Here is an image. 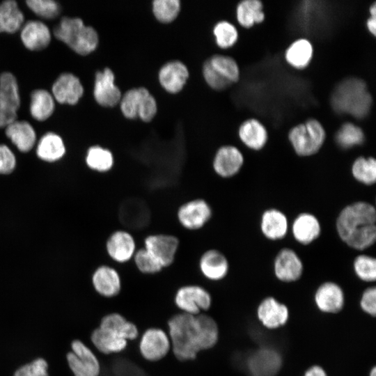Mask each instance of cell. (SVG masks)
<instances>
[{
    "label": "cell",
    "instance_id": "484cf974",
    "mask_svg": "<svg viewBox=\"0 0 376 376\" xmlns=\"http://www.w3.org/2000/svg\"><path fill=\"white\" fill-rule=\"evenodd\" d=\"M238 135L246 146L254 150L262 149L268 140L266 127L256 118L244 120L239 127Z\"/></svg>",
    "mask_w": 376,
    "mask_h": 376
},
{
    "label": "cell",
    "instance_id": "44dd1931",
    "mask_svg": "<svg viewBox=\"0 0 376 376\" xmlns=\"http://www.w3.org/2000/svg\"><path fill=\"white\" fill-rule=\"evenodd\" d=\"M189 77L187 66L179 61H172L164 64L159 72V81L169 93L180 91Z\"/></svg>",
    "mask_w": 376,
    "mask_h": 376
},
{
    "label": "cell",
    "instance_id": "cb8c5ba5",
    "mask_svg": "<svg viewBox=\"0 0 376 376\" xmlns=\"http://www.w3.org/2000/svg\"><path fill=\"white\" fill-rule=\"evenodd\" d=\"M292 232L297 242L301 244H308L320 236L321 225L315 215L303 212L295 219Z\"/></svg>",
    "mask_w": 376,
    "mask_h": 376
},
{
    "label": "cell",
    "instance_id": "60d3db41",
    "mask_svg": "<svg viewBox=\"0 0 376 376\" xmlns=\"http://www.w3.org/2000/svg\"><path fill=\"white\" fill-rule=\"evenodd\" d=\"M213 33L217 45L223 49L232 47L238 38V32L236 27L228 21L217 22L214 29Z\"/></svg>",
    "mask_w": 376,
    "mask_h": 376
},
{
    "label": "cell",
    "instance_id": "8992f818",
    "mask_svg": "<svg viewBox=\"0 0 376 376\" xmlns=\"http://www.w3.org/2000/svg\"><path fill=\"white\" fill-rule=\"evenodd\" d=\"M120 106L125 117L129 119L139 118L145 122L150 121L157 111L155 97L143 87L127 91L121 97Z\"/></svg>",
    "mask_w": 376,
    "mask_h": 376
},
{
    "label": "cell",
    "instance_id": "ac0fdd59",
    "mask_svg": "<svg viewBox=\"0 0 376 376\" xmlns=\"http://www.w3.org/2000/svg\"><path fill=\"white\" fill-rule=\"evenodd\" d=\"M53 97L61 104H76L84 94L79 79L70 72L62 73L52 88Z\"/></svg>",
    "mask_w": 376,
    "mask_h": 376
},
{
    "label": "cell",
    "instance_id": "9c48e42d",
    "mask_svg": "<svg viewBox=\"0 0 376 376\" xmlns=\"http://www.w3.org/2000/svg\"><path fill=\"white\" fill-rule=\"evenodd\" d=\"M139 350L142 357L148 361L161 360L171 350L169 334L161 328L147 329L141 336Z\"/></svg>",
    "mask_w": 376,
    "mask_h": 376
},
{
    "label": "cell",
    "instance_id": "7402d4cb",
    "mask_svg": "<svg viewBox=\"0 0 376 376\" xmlns=\"http://www.w3.org/2000/svg\"><path fill=\"white\" fill-rule=\"evenodd\" d=\"M199 269L203 276L208 280L216 281L226 277L229 265L225 255L217 249L205 251L199 260Z\"/></svg>",
    "mask_w": 376,
    "mask_h": 376
},
{
    "label": "cell",
    "instance_id": "4fadbf2b",
    "mask_svg": "<svg viewBox=\"0 0 376 376\" xmlns=\"http://www.w3.org/2000/svg\"><path fill=\"white\" fill-rule=\"evenodd\" d=\"M93 95L102 107H113L120 102L121 92L115 84V75L110 68H105L95 73Z\"/></svg>",
    "mask_w": 376,
    "mask_h": 376
},
{
    "label": "cell",
    "instance_id": "1f68e13d",
    "mask_svg": "<svg viewBox=\"0 0 376 376\" xmlns=\"http://www.w3.org/2000/svg\"><path fill=\"white\" fill-rule=\"evenodd\" d=\"M65 152L61 137L53 132H47L40 139L36 153L39 158L46 162H55L61 159Z\"/></svg>",
    "mask_w": 376,
    "mask_h": 376
},
{
    "label": "cell",
    "instance_id": "603a6c76",
    "mask_svg": "<svg viewBox=\"0 0 376 376\" xmlns=\"http://www.w3.org/2000/svg\"><path fill=\"white\" fill-rule=\"evenodd\" d=\"M95 291L105 297H113L119 294L122 283L118 272L109 265H102L96 269L92 276Z\"/></svg>",
    "mask_w": 376,
    "mask_h": 376
},
{
    "label": "cell",
    "instance_id": "4316f807",
    "mask_svg": "<svg viewBox=\"0 0 376 376\" xmlns=\"http://www.w3.org/2000/svg\"><path fill=\"white\" fill-rule=\"evenodd\" d=\"M6 134L19 150H31L36 141V132L32 125L25 120H15L6 127Z\"/></svg>",
    "mask_w": 376,
    "mask_h": 376
},
{
    "label": "cell",
    "instance_id": "7c38bea8",
    "mask_svg": "<svg viewBox=\"0 0 376 376\" xmlns=\"http://www.w3.org/2000/svg\"><path fill=\"white\" fill-rule=\"evenodd\" d=\"M179 239L169 234H152L144 240V248L164 267L173 263L178 250Z\"/></svg>",
    "mask_w": 376,
    "mask_h": 376
},
{
    "label": "cell",
    "instance_id": "6da1fadb",
    "mask_svg": "<svg viewBox=\"0 0 376 376\" xmlns=\"http://www.w3.org/2000/svg\"><path fill=\"white\" fill-rule=\"evenodd\" d=\"M171 351L181 361L196 358L201 351L214 347L219 340V327L210 315L177 313L168 321Z\"/></svg>",
    "mask_w": 376,
    "mask_h": 376
},
{
    "label": "cell",
    "instance_id": "d590c367",
    "mask_svg": "<svg viewBox=\"0 0 376 376\" xmlns=\"http://www.w3.org/2000/svg\"><path fill=\"white\" fill-rule=\"evenodd\" d=\"M0 101L6 107L16 112L20 107L17 81L11 72H4L0 75Z\"/></svg>",
    "mask_w": 376,
    "mask_h": 376
},
{
    "label": "cell",
    "instance_id": "f546056e",
    "mask_svg": "<svg viewBox=\"0 0 376 376\" xmlns=\"http://www.w3.org/2000/svg\"><path fill=\"white\" fill-rule=\"evenodd\" d=\"M24 16L14 0L0 3V33H14L23 26Z\"/></svg>",
    "mask_w": 376,
    "mask_h": 376
},
{
    "label": "cell",
    "instance_id": "d6986e66",
    "mask_svg": "<svg viewBox=\"0 0 376 376\" xmlns=\"http://www.w3.org/2000/svg\"><path fill=\"white\" fill-rule=\"evenodd\" d=\"M314 300L318 308L324 313L340 312L345 304V295L341 287L332 281L322 283L316 290Z\"/></svg>",
    "mask_w": 376,
    "mask_h": 376
},
{
    "label": "cell",
    "instance_id": "d4e9b609",
    "mask_svg": "<svg viewBox=\"0 0 376 376\" xmlns=\"http://www.w3.org/2000/svg\"><path fill=\"white\" fill-rule=\"evenodd\" d=\"M260 229L264 236L269 240L283 239L288 230V218L281 210L268 209L262 214Z\"/></svg>",
    "mask_w": 376,
    "mask_h": 376
},
{
    "label": "cell",
    "instance_id": "f907efd6",
    "mask_svg": "<svg viewBox=\"0 0 376 376\" xmlns=\"http://www.w3.org/2000/svg\"><path fill=\"white\" fill-rule=\"evenodd\" d=\"M368 31L374 36H376V16H370L366 21Z\"/></svg>",
    "mask_w": 376,
    "mask_h": 376
},
{
    "label": "cell",
    "instance_id": "4dcf8cb0",
    "mask_svg": "<svg viewBox=\"0 0 376 376\" xmlns=\"http://www.w3.org/2000/svg\"><path fill=\"white\" fill-rule=\"evenodd\" d=\"M99 327L114 332L127 341L135 340L139 334L137 327L133 322L118 313L104 315L101 319Z\"/></svg>",
    "mask_w": 376,
    "mask_h": 376
},
{
    "label": "cell",
    "instance_id": "74e56055",
    "mask_svg": "<svg viewBox=\"0 0 376 376\" xmlns=\"http://www.w3.org/2000/svg\"><path fill=\"white\" fill-rule=\"evenodd\" d=\"M352 176L358 182L371 185L376 181V160L373 157H359L351 167Z\"/></svg>",
    "mask_w": 376,
    "mask_h": 376
},
{
    "label": "cell",
    "instance_id": "836d02e7",
    "mask_svg": "<svg viewBox=\"0 0 376 376\" xmlns=\"http://www.w3.org/2000/svg\"><path fill=\"white\" fill-rule=\"evenodd\" d=\"M54 99L52 94L45 89H36L31 94L30 113L32 117L43 121L49 118L54 112Z\"/></svg>",
    "mask_w": 376,
    "mask_h": 376
},
{
    "label": "cell",
    "instance_id": "7dc6e473",
    "mask_svg": "<svg viewBox=\"0 0 376 376\" xmlns=\"http://www.w3.org/2000/svg\"><path fill=\"white\" fill-rule=\"evenodd\" d=\"M16 164L15 155L6 145H0V173L8 174L11 173Z\"/></svg>",
    "mask_w": 376,
    "mask_h": 376
},
{
    "label": "cell",
    "instance_id": "bcb514c9",
    "mask_svg": "<svg viewBox=\"0 0 376 376\" xmlns=\"http://www.w3.org/2000/svg\"><path fill=\"white\" fill-rule=\"evenodd\" d=\"M360 306L363 312L375 317L376 314V288L369 287L362 293Z\"/></svg>",
    "mask_w": 376,
    "mask_h": 376
},
{
    "label": "cell",
    "instance_id": "f35d334b",
    "mask_svg": "<svg viewBox=\"0 0 376 376\" xmlns=\"http://www.w3.org/2000/svg\"><path fill=\"white\" fill-rule=\"evenodd\" d=\"M364 139V133L361 127L350 122L343 124L335 135L337 144L344 149L361 145Z\"/></svg>",
    "mask_w": 376,
    "mask_h": 376
},
{
    "label": "cell",
    "instance_id": "5b68a950",
    "mask_svg": "<svg viewBox=\"0 0 376 376\" xmlns=\"http://www.w3.org/2000/svg\"><path fill=\"white\" fill-rule=\"evenodd\" d=\"M326 139V132L321 123L314 118L294 126L288 132V140L299 156L317 153Z\"/></svg>",
    "mask_w": 376,
    "mask_h": 376
},
{
    "label": "cell",
    "instance_id": "e0dca14e",
    "mask_svg": "<svg viewBox=\"0 0 376 376\" xmlns=\"http://www.w3.org/2000/svg\"><path fill=\"white\" fill-rule=\"evenodd\" d=\"M106 250L113 261L118 263H127L133 258L136 251L135 240L127 230H116L107 239Z\"/></svg>",
    "mask_w": 376,
    "mask_h": 376
},
{
    "label": "cell",
    "instance_id": "ba28073f",
    "mask_svg": "<svg viewBox=\"0 0 376 376\" xmlns=\"http://www.w3.org/2000/svg\"><path fill=\"white\" fill-rule=\"evenodd\" d=\"M72 351L66 355L68 366L75 376H99L100 362L93 352L79 340L71 343Z\"/></svg>",
    "mask_w": 376,
    "mask_h": 376
},
{
    "label": "cell",
    "instance_id": "ee69618b",
    "mask_svg": "<svg viewBox=\"0 0 376 376\" xmlns=\"http://www.w3.org/2000/svg\"><path fill=\"white\" fill-rule=\"evenodd\" d=\"M26 3L36 15L44 19H54L61 12L58 3L53 0H27Z\"/></svg>",
    "mask_w": 376,
    "mask_h": 376
},
{
    "label": "cell",
    "instance_id": "30bf717a",
    "mask_svg": "<svg viewBox=\"0 0 376 376\" xmlns=\"http://www.w3.org/2000/svg\"><path fill=\"white\" fill-rule=\"evenodd\" d=\"M282 366L280 353L271 347H260L248 357L246 367L250 376H276Z\"/></svg>",
    "mask_w": 376,
    "mask_h": 376
},
{
    "label": "cell",
    "instance_id": "3957f363",
    "mask_svg": "<svg viewBox=\"0 0 376 376\" xmlns=\"http://www.w3.org/2000/svg\"><path fill=\"white\" fill-rule=\"evenodd\" d=\"M372 98L365 83L356 78L344 80L338 85L332 97L334 108L340 113L363 117L370 109Z\"/></svg>",
    "mask_w": 376,
    "mask_h": 376
},
{
    "label": "cell",
    "instance_id": "681fc988",
    "mask_svg": "<svg viewBox=\"0 0 376 376\" xmlns=\"http://www.w3.org/2000/svg\"><path fill=\"white\" fill-rule=\"evenodd\" d=\"M304 376H327V374L322 366L313 365L305 371Z\"/></svg>",
    "mask_w": 376,
    "mask_h": 376
},
{
    "label": "cell",
    "instance_id": "f1b7e54d",
    "mask_svg": "<svg viewBox=\"0 0 376 376\" xmlns=\"http://www.w3.org/2000/svg\"><path fill=\"white\" fill-rule=\"evenodd\" d=\"M313 54L311 42L306 38H299L292 42L285 52V59L294 68L300 70L306 68Z\"/></svg>",
    "mask_w": 376,
    "mask_h": 376
},
{
    "label": "cell",
    "instance_id": "b9f144b4",
    "mask_svg": "<svg viewBox=\"0 0 376 376\" xmlns=\"http://www.w3.org/2000/svg\"><path fill=\"white\" fill-rule=\"evenodd\" d=\"M354 271L357 277L366 282L375 281L376 279V260L366 254L357 256L353 263Z\"/></svg>",
    "mask_w": 376,
    "mask_h": 376
},
{
    "label": "cell",
    "instance_id": "5bb4252c",
    "mask_svg": "<svg viewBox=\"0 0 376 376\" xmlns=\"http://www.w3.org/2000/svg\"><path fill=\"white\" fill-rule=\"evenodd\" d=\"M303 263L297 253L289 248L279 251L274 261L276 277L283 282L297 281L303 273Z\"/></svg>",
    "mask_w": 376,
    "mask_h": 376
},
{
    "label": "cell",
    "instance_id": "ffe728a7",
    "mask_svg": "<svg viewBox=\"0 0 376 376\" xmlns=\"http://www.w3.org/2000/svg\"><path fill=\"white\" fill-rule=\"evenodd\" d=\"M20 38L24 45L31 51L45 49L51 41L49 27L38 20H30L21 28Z\"/></svg>",
    "mask_w": 376,
    "mask_h": 376
},
{
    "label": "cell",
    "instance_id": "8d00e7d4",
    "mask_svg": "<svg viewBox=\"0 0 376 376\" xmlns=\"http://www.w3.org/2000/svg\"><path fill=\"white\" fill-rule=\"evenodd\" d=\"M86 162L90 169L103 173L107 172L113 168L114 159L109 150L99 146H94L88 150Z\"/></svg>",
    "mask_w": 376,
    "mask_h": 376
},
{
    "label": "cell",
    "instance_id": "277c9868",
    "mask_svg": "<svg viewBox=\"0 0 376 376\" xmlns=\"http://www.w3.org/2000/svg\"><path fill=\"white\" fill-rule=\"evenodd\" d=\"M54 35L82 56L93 52L99 42L97 31L92 26H85L82 19L78 17H63L54 28Z\"/></svg>",
    "mask_w": 376,
    "mask_h": 376
},
{
    "label": "cell",
    "instance_id": "7bdbcfd3",
    "mask_svg": "<svg viewBox=\"0 0 376 376\" xmlns=\"http://www.w3.org/2000/svg\"><path fill=\"white\" fill-rule=\"evenodd\" d=\"M133 260L139 272L146 274L159 273L164 268L161 264L144 247L137 249Z\"/></svg>",
    "mask_w": 376,
    "mask_h": 376
},
{
    "label": "cell",
    "instance_id": "83f0119b",
    "mask_svg": "<svg viewBox=\"0 0 376 376\" xmlns=\"http://www.w3.org/2000/svg\"><path fill=\"white\" fill-rule=\"evenodd\" d=\"M91 339L96 349L105 354L119 353L125 350L128 344L127 340L100 327L93 331Z\"/></svg>",
    "mask_w": 376,
    "mask_h": 376
},
{
    "label": "cell",
    "instance_id": "9a60e30c",
    "mask_svg": "<svg viewBox=\"0 0 376 376\" xmlns=\"http://www.w3.org/2000/svg\"><path fill=\"white\" fill-rule=\"evenodd\" d=\"M244 161V156L237 147L223 146L214 155L212 167L219 176L227 178L235 175L240 171Z\"/></svg>",
    "mask_w": 376,
    "mask_h": 376
},
{
    "label": "cell",
    "instance_id": "52a82bcc",
    "mask_svg": "<svg viewBox=\"0 0 376 376\" xmlns=\"http://www.w3.org/2000/svg\"><path fill=\"white\" fill-rule=\"evenodd\" d=\"M174 302L181 313L197 315L210 308L212 297L202 286L186 285L177 290Z\"/></svg>",
    "mask_w": 376,
    "mask_h": 376
},
{
    "label": "cell",
    "instance_id": "8fae6325",
    "mask_svg": "<svg viewBox=\"0 0 376 376\" xmlns=\"http://www.w3.org/2000/svg\"><path fill=\"white\" fill-rule=\"evenodd\" d=\"M212 213L207 201L196 198L181 205L177 211V217L182 227L194 230L203 228L210 219Z\"/></svg>",
    "mask_w": 376,
    "mask_h": 376
},
{
    "label": "cell",
    "instance_id": "ab89813d",
    "mask_svg": "<svg viewBox=\"0 0 376 376\" xmlns=\"http://www.w3.org/2000/svg\"><path fill=\"white\" fill-rule=\"evenodd\" d=\"M180 10L179 0H155L152 2V11L156 19L162 23L173 22Z\"/></svg>",
    "mask_w": 376,
    "mask_h": 376
},
{
    "label": "cell",
    "instance_id": "c3c4849f",
    "mask_svg": "<svg viewBox=\"0 0 376 376\" xmlns=\"http://www.w3.org/2000/svg\"><path fill=\"white\" fill-rule=\"evenodd\" d=\"M17 112L6 107L0 101V128L6 127L17 120Z\"/></svg>",
    "mask_w": 376,
    "mask_h": 376
},
{
    "label": "cell",
    "instance_id": "d6a6232c",
    "mask_svg": "<svg viewBox=\"0 0 376 376\" xmlns=\"http://www.w3.org/2000/svg\"><path fill=\"white\" fill-rule=\"evenodd\" d=\"M238 23L244 28H251L265 19L263 4L259 0H244L240 1L236 9Z\"/></svg>",
    "mask_w": 376,
    "mask_h": 376
},
{
    "label": "cell",
    "instance_id": "e575fe53",
    "mask_svg": "<svg viewBox=\"0 0 376 376\" xmlns=\"http://www.w3.org/2000/svg\"><path fill=\"white\" fill-rule=\"evenodd\" d=\"M217 75L231 85L240 79V68L234 58L230 56L217 54L207 59Z\"/></svg>",
    "mask_w": 376,
    "mask_h": 376
},
{
    "label": "cell",
    "instance_id": "816d5d0a",
    "mask_svg": "<svg viewBox=\"0 0 376 376\" xmlns=\"http://www.w3.org/2000/svg\"><path fill=\"white\" fill-rule=\"evenodd\" d=\"M369 376H376V368L375 366L370 370Z\"/></svg>",
    "mask_w": 376,
    "mask_h": 376
},
{
    "label": "cell",
    "instance_id": "2e32d148",
    "mask_svg": "<svg viewBox=\"0 0 376 376\" xmlns=\"http://www.w3.org/2000/svg\"><path fill=\"white\" fill-rule=\"evenodd\" d=\"M256 313L261 324L269 329L285 325L289 318L288 306L273 297L263 299L258 306Z\"/></svg>",
    "mask_w": 376,
    "mask_h": 376
},
{
    "label": "cell",
    "instance_id": "7a4b0ae2",
    "mask_svg": "<svg viewBox=\"0 0 376 376\" xmlns=\"http://www.w3.org/2000/svg\"><path fill=\"white\" fill-rule=\"evenodd\" d=\"M339 237L350 247L363 250L376 240V211L365 201H357L345 206L336 220Z\"/></svg>",
    "mask_w": 376,
    "mask_h": 376
},
{
    "label": "cell",
    "instance_id": "f6af8a7d",
    "mask_svg": "<svg viewBox=\"0 0 376 376\" xmlns=\"http://www.w3.org/2000/svg\"><path fill=\"white\" fill-rule=\"evenodd\" d=\"M47 369V361L38 358L19 367L13 376H49Z\"/></svg>",
    "mask_w": 376,
    "mask_h": 376
}]
</instances>
